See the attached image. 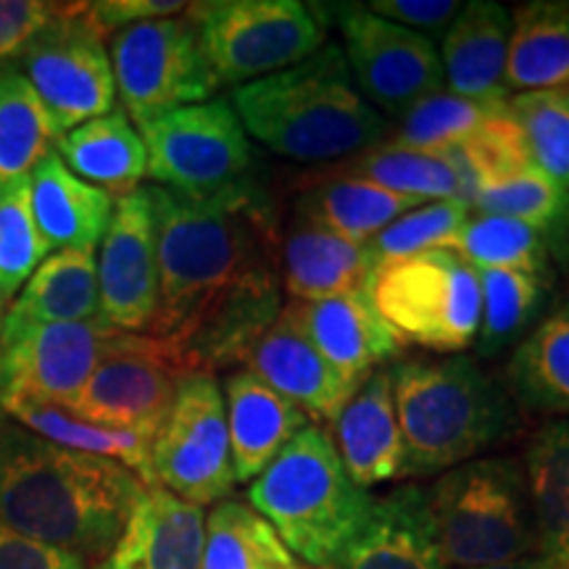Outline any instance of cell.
<instances>
[{"label": "cell", "instance_id": "6da1fadb", "mask_svg": "<svg viewBox=\"0 0 569 569\" xmlns=\"http://www.w3.org/2000/svg\"><path fill=\"white\" fill-rule=\"evenodd\" d=\"M148 196L156 219L159 311L146 336L180 351L248 277L280 267V230L272 203L253 180L213 196L148 184Z\"/></svg>", "mask_w": 569, "mask_h": 569}, {"label": "cell", "instance_id": "7a4b0ae2", "mask_svg": "<svg viewBox=\"0 0 569 569\" xmlns=\"http://www.w3.org/2000/svg\"><path fill=\"white\" fill-rule=\"evenodd\" d=\"M148 486L111 459L69 451L0 419V522L103 561Z\"/></svg>", "mask_w": 569, "mask_h": 569}, {"label": "cell", "instance_id": "3957f363", "mask_svg": "<svg viewBox=\"0 0 569 569\" xmlns=\"http://www.w3.org/2000/svg\"><path fill=\"white\" fill-rule=\"evenodd\" d=\"M246 134L282 159L325 163L353 159L388 142L393 122L367 103L336 42L296 67L232 92Z\"/></svg>", "mask_w": 569, "mask_h": 569}, {"label": "cell", "instance_id": "277c9868", "mask_svg": "<svg viewBox=\"0 0 569 569\" xmlns=\"http://www.w3.org/2000/svg\"><path fill=\"white\" fill-rule=\"evenodd\" d=\"M390 372L407 448L403 478L443 475L503 446L522 427L507 386L472 356L407 359Z\"/></svg>", "mask_w": 569, "mask_h": 569}, {"label": "cell", "instance_id": "5b68a950", "mask_svg": "<svg viewBox=\"0 0 569 569\" xmlns=\"http://www.w3.org/2000/svg\"><path fill=\"white\" fill-rule=\"evenodd\" d=\"M375 496L348 478L332 436L309 425L248 486V507L272 525L296 559L338 569L365 530Z\"/></svg>", "mask_w": 569, "mask_h": 569}, {"label": "cell", "instance_id": "8992f818", "mask_svg": "<svg viewBox=\"0 0 569 569\" xmlns=\"http://www.w3.org/2000/svg\"><path fill=\"white\" fill-rule=\"evenodd\" d=\"M425 490L448 567L482 569L538 557L536 517L519 459L478 457L438 475Z\"/></svg>", "mask_w": 569, "mask_h": 569}, {"label": "cell", "instance_id": "52a82bcc", "mask_svg": "<svg viewBox=\"0 0 569 569\" xmlns=\"http://www.w3.org/2000/svg\"><path fill=\"white\" fill-rule=\"evenodd\" d=\"M369 293L403 343L438 353H459L478 343L480 274L453 248L382 261Z\"/></svg>", "mask_w": 569, "mask_h": 569}, {"label": "cell", "instance_id": "ba28073f", "mask_svg": "<svg viewBox=\"0 0 569 569\" xmlns=\"http://www.w3.org/2000/svg\"><path fill=\"white\" fill-rule=\"evenodd\" d=\"M188 17L219 88L296 67L327 42L322 11L298 0H211L188 6Z\"/></svg>", "mask_w": 569, "mask_h": 569}, {"label": "cell", "instance_id": "9c48e42d", "mask_svg": "<svg viewBox=\"0 0 569 569\" xmlns=\"http://www.w3.org/2000/svg\"><path fill=\"white\" fill-rule=\"evenodd\" d=\"M19 71L46 106L56 140L117 109L106 34L90 19L88 3H59L56 17L19 53Z\"/></svg>", "mask_w": 569, "mask_h": 569}, {"label": "cell", "instance_id": "30bf717a", "mask_svg": "<svg viewBox=\"0 0 569 569\" xmlns=\"http://www.w3.org/2000/svg\"><path fill=\"white\" fill-rule=\"evenodd\" d=\"M148 177L182 196H213L251 182L253 148L224 98L167 111L138 127Z\"/></svg>", "mask_w": 569, "mask_h": 569}, {"label": "cell", "instance_id": "8fae6325", "mask_svg": "<svg viewBox=\"0 0 569 569\" xmlns=\"http://www.w3.org/2000/svg\"><path fill=\"white\" fill-rule=\"evenodd\" d=\"M109 56L122 111L138 127L182 106L206 103L219 88L188 11L117 32Z\"/></svg>", "mask_w": 569, "mask_h": 569}, {"label": "cell", "instance_id": "7c38bea8", "mask_svg": "<svg viewBox=\"0 0 569 569\" xmlns=\"http://www.w3.org/2000/svg\"><path fill=\"white\" fill-rule=\"evenodd\" d=\"M153 482L182 501L206 507L227 501L234 469L224 393L217 377L184 375L161 430L151 443Z\"/></svg>", "mask_w": 569, "mask_h": 569}, {"label": "cell", "instance_id": "4fadbf2b", "mask_svg": "<svg viewBox=\"0 0 569 569\" xmlns=\"http://www.w3.org/2000/svg\"><path fill=\"white\" fill-rule=\"evenodd\" d=\"M184 375H190L188 367L169 343L119 332L84 388L63 409L84 422L132 430L153 443Z\"/></svg>", "mask_w": 569, "mask_h": 569}, {"label": "cell", "instance_id": "5bb4252c", "mask_svg": "<svg viewBox=\"0 0 569 569\" xmlns=\"http://www.w3.org/2000/svg\"><path fill=\"white\" fill-rule=\"evenodd\" d=\"M336 17L356 88L382 117L401 119L422 98L443 90L436 40L380 19L367 6H338Z\"/></svg>", "mask_w": 569, "mask_h": 569}, {"label": "cell", "instance_id": "9a60e30c", "mask_svg": "<svg viewBox=\"0 0 569 569\" xmlns=\"http://www.w3.org/2000/svg\"><path fill=\"white\" fill-rule=\"evenodd\" d=\"M117 336L101 319L0 330V415L21 403L69 407Z\"/></svg>", "mask_w": 569, "mask_h": 569}, {"label": "cell", "instance_id": "2e32d148", "mask_svg": "<svg viewBox=\"0 0 569 569\" xmlns=\"http://www.w3.org/2000/svg\"><path fill=\"white\" fill-rule=\"evenodd\" d=\"M101 322L111 330L146 336L159 311L156 219L148 188L113 201L98 256Z\"/></svg>", "mask_w": 569, "mask_h": 569}, {"label": "cell", "instance_id": "e0dca14e", "mask_svg": "<svg viewBox=\"0 0 569 569\" xmlns=\"http://www.w3.org/2000/svg\"><path fill=\"white\" fill-rule=\"evenodd\" d=\"M246 367L319 427L336 422L359 388L317 351L290 301L256 343Z\"/></svg>", "mask_w": 569, "mask_h": 569}, {"label": "cell", "instance_id": "ac0fdd59", "mask_svg": "<svg viewBox=\"0 0 569 569\" xmlns=\"http://www.w3.org/2000/svg\"><path fill=\"white\" fill-rule=\"evenodd\" d=\"M336 443L348 478L361 490L386 486L407 472V448L396 417L393 372L375 369L336 417Z\"/></svg>", "mask_w": 569, "mask_h": 569}, {"label": "cell", "instance_id": "d6986e66", "mask_svg": "<svg viewBox=\"0 0 569 569\" xmlns=\"http://www.w3.org/2000/svg\"><path fill=\"white\" fill-rule=\"evenodd\" d=\"M290 303L317 351L356 386L403 351V340L375 309L369 288L325 301Z\"/></svg>", "mask_w": 569, "mask_h": 569}, {"label": "cell", "instance_id": "ffe728a7", "mask_svg": "<svg viewBox=\"0 0 569 569\" xmlns=\"http://www.w3.org/2000/svg\"><path fill=\"white\" fill-rule=\"evenodd\" d=\"M203 543V507L153 486L142 490L122 536L96 569H201Z\"/></svg>", "mask_w": 569, "mask_h": 569}, {"label": "cell", "instance_id": "44dd1931", "mask_svg": "<svg viewBox=\"0 0 569 569\" xmlns=\"http://www.w3.org/2000/svg\"><path fill=\"white\" fill-rule=\"evenodd\" d=\"M277 261L290 301H325L367 290L380 267L369 243H351L296 211L280 238Z\"/></svg>", "mask_w": 569, "mask_h": 569}, {"label": "cell", "instance_id": "7402d4cb", "mask_svg": "<svg viewBox=\"0 0 569 569\" xmlns=\"http://www.w3.org/2000/svg\"><path fill=\"white\" fill-rule=\"evenodd\" d=\"M340 569H451L440 551L427 490L398 486L375 496L365 530L346 551Z\"/></svg>", "mask_w": 569, "mask_h": 569}, {"label": "cell", "instance_id": "603a6c76", "mask_svg": "<svg viewBox=\"0 0 569 569\" xmlns=\"http://www.w3.org/2000/svg\"><path fill=\"white\" fill-rule=\"evenodd\" d=\"M222 393L238 482H253L298 432L315 425L293 401L248 369L227 375Z\"/></svg>", "mask_w": 569, "mask_h": 569}, {"label": "cell", "instance_id": "cb8c5ba5", "mask_svg": "<svg viewBox=\"0 0 569 569\" xmlns=\"http://www.w3.org/2000/svg\"><path fill=\"white\" fill-rule=\"evenodd\" d=\"M511 13L493 0L461 3L440 46V63L453 96L472 101H503Z\"/></svg>", "mask_w": 569, "mask_h": 569}, {"label": "cell", "instance_id": "d4e9b609", "mask_svg": "<svg viewBox=\"0 0 569 569\" xmlns=\"http://www.w3.org/2000/svg\"><path fill=\"white\" fill-rule=\"evenodd\" d=\"M32 217L48 251L96 248L111 222L117 198L80 180L51 151L30 174Z\"/></svg>", "mask_w": 569, "mask_h": 569}, {"label": "cell", "instance_id": "484cf974", "mask_svg": "<svg viewBox=\"0 0 569 569\" xmlns=\"http://www.w3.org/2000/svg\"><path fill=\"white\" fill-rule=\"evenodd\" d=\"M101 319L96 248H67L46 256L21 288L0 330L38 325H71Z\"/></svg>", "mask_w": 569, "mask_h": 569}, {"label": "cell", "instance_id": "4316f807", "mask_svg": "<svg viewBox=\"0 0 569 569\" xmlns=\"http://www.w3.org/2000/svg\"><path fill=\"white\" fill-rule=\"evenodd\" d=\"M69 172L113 198L130 196L148 174V153L140 132L122 109L90 119L53 142Z\"/></svg>", "mask_w": 569, "mask_h": 569}, {"label": "cell", "instance_id": "83f0119b", "mask_svg": "<svg viewBox=\"0 0 569 569\" xmlns=\"http://www.w3.org/2000/svg\"><path fill=\"white\" fill-rule=\"evenodd\" d=\"M525 480L536 517L538 559L569 565V419H551L525 446Z\"/></svg>", "mask_w": 569, "mask_h": 569}, {"label": "cell", "instance_id": "f1b7e54d", "mask_svg": "<svg viewBox=\"0 0 569 569\" xmlns=\"http://www.w3.org/2000/svg\"><path fill=\"white\" fill-rule=\"evenodd\" d=\"M507 390L519 411L569 419V293L515 348Z\"/></svg>", "mask_w": 569, "mask_h": 569}, {"label": "cell", "instance_id": "f546056e", "mask_svg": "<svg viewBox=\"0 0 569 569\" xmlns=\"http://www.w3.org/2000/svg\"><path fill=\"white\" fill-rule=\"evenodd\" d=\"M507 90H569V3L530 0L511 13Z\"/></svg>", "mask_w": 569, "mask_h": 569}, {"label": "cell", "instance_id": "4dcf8cb0", "mask_svg": "<svg viewBox=\"0 0 569 569\" xmlns=\"http://www.w3.org/2000/svg\"><path fill=\"white\" fill-rule=\"evenodd\" d=\"M417 206L422 203L388 193L372 182L330 172L311 177L293 201V211L351 243L367 246L390 222Z\"/></svg>", "mask_w": 569, "mask_h": 569}, {"label": "cell", "instance_id": "1f68e13d", "mask_svg": "<svg viewBox=\"0 0 569 569\" xmlns=\"http://www.w3.org/2000/svg\"><path fill=\"white\" fill-rule=\"evenodd\" d=\"M482 290V317L478 353L493 359L511 346L522 343L530 327L546 315L553 277H538L515 269H478Z\"/></svg>", "mask_w": 569, "mask_h": 569}, {"label": "cell", "instance_id": "d6a6232c", "mask_svg": "<svg viewBox=\"0 0 569 569\" xmlns=\"http://www.w3.org/2000/svg\"><path fill=\"white\" fill-rule=\"evenodd\" d=\"M3 417H11V422L27 427L34 436L51 440L56 446L69 448V451L119 461L132 469L148 488L156 486L151 472V440L138 432L84 422L63 407H48V403H21V407L6 411Z\"/></svg>", "mask_w": 569, "mask_h": 569}, {"label": "cell", "instance_id": "836d02e7", "mask_svg": "<svg viewBox=\"0 0 569 569\" xmlns=\"http://www.w3.org/2000/svg\"><path fill=\"white\" fill-rule=\"evenodd\" d=\"M332 174L372 182L388 193L411 198L417 203L427 198H438V201L459 198L461 201V180L443 151H417V148L398 146L393 140L353 156L351 163L336 167Z\"/></svg>", "mask_w": 569, "mask_h": 569}, {"label": "cell", "instance_id": "e575fe53", "mask_svg": "<svg viewBox=\"0 0 569 569\" xmlns=\"http://www.w3.org/2000/svg\"><path fill=\"white\" fill-rule=\"evenodd\" d=\"M201 569H306L272 525L243 501H219L206 517Z\"/></svg>", "mask_w": 569, "mask_h": 569}, {"label": "cell", "instance_id": "d590c367", "mask_svg": "<svg viewBox=\"0 0 569 569\" xmlns=\"http://www.w3.org/2000/svg\"><path fill=\"white\" fill-rule=\"evenodd\" d=\"M53 142L51 117L38 92L13 63H0V188L30 177Z\"/></svg>", "mask_w": 569, "mask_h": 569}, {"label": "cell", "instance_id": "8d00e7d4", "mask_svg": "<svg viewBox=\"0 0 569 569\" xmlns=\"http://www.w3.org/2000/svg\"><path fill=\"white\" fill-rule=\"evenodd\" d=\"M478 213H498L538 230L559 259L569 256V196L538 167L486 184L472 198Z\"/></svg>", "mask_w": 569, "mask_h": 569}, {"label": "cell", "instance_id": "74e56055", "mask_svg": "<svg viewBox=\"0 0 569 569\" xmlns=\"http://www.w3.org/2000/svg\"><path fill=\"white\" fill-rule=\"evenodd\" d=\"M448 161L457 169L461 180V201L472 206V198L486 184L501 182L511 174L525 172L528 167H536L525 146L522 130L511 117L509 106L501 109L482 122L469 138L443 151Z\"/></svg>", "mask_w": 569, "mask_h": 569}, {"label": "cell", "instance_id": "f35d334b", "mask_svg": "<svg viewBox=\"0 0 569 569\" xmlns=\"http://www.w3.org/2000/svg\"><path fill=\"white\" fill-rule=\"evenodd\" d=\"M453 251L465 256L475 269H515V272L553 277L551 251L543 234L498 213L469 217Z\"/></svg>", "mask_w": 569, "mask_h": 569}, {"label": "cell", "instance_id": "ab89813d", "mask_svg": "<svg viewBox=\"0 0 569 569\" xmlns=\"http://www.w3.org/2000/svg\"><path fill=\"white\" fill-rule=\"evenodd\" d=\"M507 106L532 163L569 196V90L519 92Z\"/></svg>", "mask_w": 569, "mask_h": 569}, {"label": "cell", "instance_id": "60d3db41", "mask_svg": "<svg viewBox=\"0 0 569 569\" xmlns=\"http://www.w3.org/2000/svg\"><path fill=\"white\" fill-rule=\"evenodd\" d=\"M501 106L503 101H472L440 90L403 113L393 142L417 151H446L469 138Z\"/></svg>", "mask_w": 569, "mask_h": 569}, {"label": "cell", "instance_id": "b9f144b4", "mask_svg": "<svg viewBox=\"0 0 569 569\" xmlns=\"http://www.w3.org/2000/svg\"><path fill=\"white\" fill-rule=\"evenodd\" d=\"M42 243L32 217L30 177L0 188V296L13 298L21 284L46 261Z\"/></svg>", "mask_w": 569, "mask_h": 569}, {"label": "cell", "instance_id": "7bdbcfd3", "mask_svg": "<svg viewBox=\"0 0 569 569\" xmlns=\"http://www.w3.org/2000/svg\"><path fill=\"white\" fill-rule=\"evenodd\" d=\"M469 209L472 206L459 198L417 206V209L401 213L396 222H390L369 246L380 264L425 251H438V248H453L461 227L467 224Z\"/></svg>", "mask_w": 569, "mask_h": 569}, {"label": "cell", "instance_id": "ee69618b", "mask_svg": "<svg viewBox=\"0 0 569 569\" xmlns=\"http://www.w3.org/2000/svg\"><path fill=\"white\" fill-rule=\"evenodd\" d=\"M367 9L411 32H427L430 38V34H446L461 11V3H453V0H375Z\"/></svg>", "mask_w": 569, "mask_h": 569}, {"label": "cell", "instance_id": "f6af8a7d", "mask_svg": "<svg viewBox=\"0 0 569 569\" xmlns=\"http://www.w3.org/2000/svg\"><path fill=\"white\" fill-rule=\"evenodd\" d=\"M59 11V3L0 0V61L19 56Z\"/></svg>", "mask_w": 569, "mask_h": 569}, {"label": "cell", "instance_id": "bcb514c9", "mask_svg": "<svg viewBox=\"0 0 569 569\" xmlns=\"http://www.w3.org/2000/svg\"><path fill=\"white\" fill-rule=\"evenodd\" d=\"M80 553L27 538L0 522V569H84Z\"/></svg>", "mask_w": 569, "mask_h": 569}, {"label": "cell", "instance_id": "7dc6e473", "mask_svg": "<svg viewBox=\"0 0 569 569\" xmlns=\"http://www.w3.org/2000/svg\"><path fill=\"white\" fill-rule=\"evenodd\" d=\"M184 11H188V3H180V0H98V3H88L90 19L103 34L122 32L142 21L180 17Z\"/></svg>", "mask_w": 569, "mask_h": 569}, {"label": "cell", "instance_id": "c3c4849f", "mask_svg": "<svg viewBox=\"0 0 569 569\" xmlns=\"http://www.w3.org/2000/svg\"><path fill=\"white\" fill-rule=\"evenodd\" d=\"M482 569H543V561L538 557H530V559L509 561V565H496V567H482Z\"/></svg>", "mask_w": 569, "mask_h": 569}, {"label": "cell", "instance_id": "681fc988", "mask_svg": "<svg viewBox=\"0 0 569 569\" xmlns=\"http://www.w3.org/2000/svg\"><path fill=\"white\" fill-rule=\"evenodd\" d=\"M3 306H6V301H3V296H0V327H3Z\"/></svg>", "mask_w": 569, "mask_h": 569}, {"label": "cell", "instance_id": "f907efd6", "mask_svg": "<svg viewBox=\"0 0 569 569\" xmlns=\"http://www.w3.org/2000/svg\"><path fill=\"white\" fill-rule=\"evenodd\" d=\"M543 569H569V565H565V567H546V565H543Z\"/></svg>", "mask_w": 569, "mask_h": 569}]
</instances>
